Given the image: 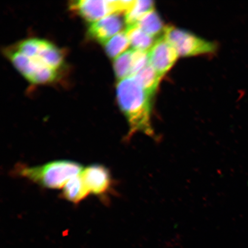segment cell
Listing matches in <instances>:
<instances>
[{
    "instance_id": "10",
    "label": "cell",
    "mask_w": 248,
    "mask_h": 248,
    "mask_svg": "<svg viewBox=\"0 0 248 248\" xmlns=\"http://www.w3.org/2000/svg\"><path fill=\"white\" fill-rule=\"evenodd\" d=\"M90 194L80 173L67 183L63 188L62 195L70 202L78 204L84 200Z\"/></svg>"
},
{
    "instance_id": "7",
    "label": "cell",
    "mask_w": 248,
    "mask_h": 248,
    "mask_svg": "<svg viewBox=\"0 0 248 248\" xmlns=\"http://www.w3.org/2000/svg\"><path fill=\"white\" fill-rule=\"evenodd\" d=\"M175 48L164 38L155 42L149 52L150 64L163 77L171 69L179 57Z\"/></svg>"
},
{
    "instance_id": "11",
    "label": "cell",
    "mask_w": 248,
    "mask_h": 248,
    "mask_svg": "<svg viewBox=\"0 0 248 248\" xmlns=\"http://www.w3.org/2000/svg\"><path fill=\"white\" fill-rule=\"evenodd\" d=\"M126 33L130 45L136 50L145 52L150 51L156 42H155L154 37L148 35L136 25L127 27Z\"/></svg>"
},
{
    "instance_id": "17",
    "label": "cell",
    "mask_w": 248,
    "mask_h": 248,
    "mask_svg": "<svg viewBox=\"0 0 248 248\" xmlns=\"http://www.w3.org/2000/svg\"><path fill=\"white\" fill-rule=\"evenodd\" d=\"M40 40L30 39L24 40L18 46L17 51L30 58H35L38 53Z\"/></svg>"
},
{
    "instance_id": "14",
    "label": "cell",
    "mask_w": 248,
    "mask_h": 248,
    "mask_svg": "<svg viewBox=\"0 0 248 248\" xmlns=\"http://www.w3.org/2000/svg\"><path fill=\"white\" fill-rule=\"evenodd\" d=\"M154 9V3L149 0L134 1L133 4L125 13V23L127 26L135 25L142 16Z\"/></svg>"
},
{
    "instance_id": "9",
    "label": "cell",
    "mask_w": 248,
    "mask_h": 248,
    "mask_svg": "<svg viewBox=\"0 0 248 248\" xmlns=\"http://www.w3.org/2000/svg\"><path fill=\"white\" fill-rule=\"evenodd\" d=\"M45 66L57 70L63 63V57L60 49L52 43L40 39L39 47L35 58Z\"/></svg>"
},
{
    "instance_id": "12",
    "label": "cell",
    "mask_w": 248,
    "mask_h": 248,
    "mask_svg": "<svg viewBox=\"0 0 248 248\" xmlns=\"http://www.w3.org/2000/svg\"><path fill=\"white\" fill-rule=\"evenodd\" d=\"M135 25L154 38L165 30L162 19L155 9L142 16Z\"/></svg>"
},
{
    "instance_id": "4",
    "label": "cell",
    "mask_w": 248,
    "mask_h": 248,
    "mask_svg": "<svg viewBox=\"0 0 248 248\" xmlns=\"http://www.w3.org/2000/svg\"><path fill=\"white\" fill-rule=\"evenodd\" d=\"M9 56L15 67L31 82L49 83L57 78L55 70L45 66L36 59L28 57L18 51L11 52Z\"/></svg>"
},
{
    "instance_id": "3",
    "label": "cell",
    "mask_w": 248,
    "mask_h": 248,
    "mask_svg": "<svg viewBox=\"0 0 248 248\" xmlns=\"http://www.w3.org/2000/svg\"><path fill=\"white\" fill-rule=\"evenodd\" d=\"M164 33V38L182 57L211 54L216 50L217 46L215 43L175 27H165Z\"/></svg>"
},
{
    "instance_id": "6",
    "label": "cell",
    "mask_w": 248,
    "mask_h": 248,
    "mask_svg": "<svg viewBox=\"0 0 248 248\" xmlns=\"http://www.w3.org/2000/svg\"><path fill=\"white\" fill-rule=\"evenodd\" d=\"M70 7L71 9L91 23L100 20L108 15L119 14L118 1L80 0L73 1Z\"/></svg>"
},
{
    "instance_id": "15",
    "label": "cell",
    "mask_w": 248,
    "mask_h": 248,
    "mask_svg": "<svg viewBox=\"0 0 248 248\" xmlns=\"http://www.w3.org/2000/svg\"><path fill=\"white\" fill-rule=\"evenodd\" d=\"M107 55L110 58L115 60L120 55L125 52L130 46L126 31H122L114 36L104 45Z\"/></svg>"
},
{
    "instance_id": "5",
    "label": "cell",
    "mask_w": 248,
    "mask_h": 248,
    "mask_svg": "<svg viewBox=\"0 0 248 248\" xmlns=\"http://www.w3.org/2000/svg\"><path fill=\"white\" fill-rule=\"evenodd\" d=\"M90 193L104 197L109 193L113 181L110 170L101 164H93L84 167L80 173Z\"/></svg>"
},
{
    "instance_id": "2",
    "label": "cell",
    "mask_w": 248,
    "mask_h": 248,
    "mask_svg": "<svg viewBox=\"0 0 248 248\" xmlns=\"http://www.w3.org/2000/svg\"><path fill=\"white\" fill-rule=\"evenodd\" d=\"M83 168L74 161L58 160L40 166L18 165L15 172L20 177L43 188L56 190L64 187L71 178L79 175Z\"/></svg>"
},
{
    "instance_id": "1",
    "label": "cell",
    "mask_w": 248,
    "mask_h": 248,
    "mask_svg": "<svg viewBox=\"0 0 248 248\" xmlns=\"http://www.w3.org/2000/svg\"><path fill=\"white\" fill-rule=\"evenodd\" d=\"M121 110L128 121L129 131L127 139L141 132L157 139L151 122L152 96L133 77L120 80L116 88Z\"/></svg>"
},
{
    "instance_id": "16",
    "label": "cell",
    "mask_w": 248,
    "mask_h": 248,
    "mask_svg": "<svg viewBox=\"0 0 248 248\" xmlns=\"http://www.w3.org/2000/svg\"><path fill=\"white\" fill-rule=\"evenodd\" d=\"M133 49L126 51L114 60V69L120 80L130 77L132 67Z\"/></svg>"
},
{
    "instance_id": "8",
    "label": "cell",
    "mask_w": 248,
    "mask_h": 248,
    "mask_svg": "<svg viewBox=\"0 0 248 248\" xmlns=\"http://www.w3.org/2000/svg\"><path fill=\"white\" fill-rule=\"evenodd\" d=\"M123 27V22L119 14L107 16L102 19L91 23L88 33L93 39L102 45L120 32Z\"/></svg>"
},
{
    "instance_id": "13",
    "label": "cell",
    "mask_w": 248,
    "mask_h": 248,
    "mask_svg": "<svg viewBox=\"0 0 248 248\" xmlns=\"http://www.w3.org/2000/svg\"><path fill=\"white\" fill-rule=\"evenodd\" d=\"M133 78L144 91L153 96L156 92L162 77L149 64Z\"/></svg>"
}]
</instances>
